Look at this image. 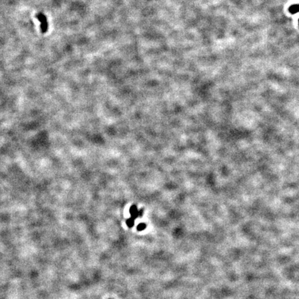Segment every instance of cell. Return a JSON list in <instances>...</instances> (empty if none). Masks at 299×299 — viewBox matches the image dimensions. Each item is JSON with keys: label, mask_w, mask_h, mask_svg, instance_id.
<instances>
[{"label": "cell", "mask_w": 299, "mask_h": 299, "mask_svg": "<svg viewBox=\"0 0 299 299\" xmlns=\"http://www.w3.org/2000/svg\"><path fill=\"white\" fill-rule=\"evenodd\" d=\"M288 11H289V12L292 15L296 14V13H298L299 12V4H292L291 6H290L289 7Z\"/></svg>", "instance_id": "3957f363"}, {"label": "cell", "mask_w": 299, "mask_h": 299, "mask_svg": "<svg viewBox=\"0 0 299 299\" xmlns=\"http://www.w3.org/2000/svg\"><path fill=\"white\" fill-rule=\"evenodd\" d=\"M134 218H129V219H127V220H126V224L127 227H128L129 228H132V227H133L134 224Z\"/></svg>", "instance_id": "277c9868"}, {"label": "cell", "mask_w": 299, "mask_h": 299, "mask_svg": "<svg viewBox=\"0 0 299 299\" xmlns=\"http://www.w3.org/2000/svg\"><path fill=\"white\" fill-rule=\"evenodd\" d=\"M130 213L131 218H134L135 220L136 218H139V217H141L143 215V210L141 209L140 211H139L137 209V207L135 204L132 205L130 209Z\"/></svg>", "instance_id": "7a4b0ae2"}, {"label": "cell", "mask_w": 299, "mask_h": 299, "mask_svg": "<svg viewBox=\"0 0 299 299\" xmlns=\"http://www.w3.org/2000/svg\"><path fill=\"white\" fill-rule=\"evenodd\" d=\"M146 227H147V226H146L145 223H140L137 226V227H136V229H137V230H139V231H142V230H145L146 229Z\"/></svg>", "instance_id": "5b68a950"}, {"label": "cell", "mask_w": 299, "mask_h": 299, "mask_svg": "<svg viewBox=\"0 0 299 299\" xmlns=\"http://www.w3.org/2000/svg\"><path fill=\"white\" fill-rule=\"evenodd\" d=\"M37 19L40 22V29L42 33H45L48 30V22L47 19L43 13H40L36 15Z\"/></svg>", "instance_id": "6da1fadb"}, {"label": "cell", "mask_w": 299, "mask_h": 299, "mask_svg": "<svg viewBox=\"0 0 299 299\" xmlns=\"http://www.w3.org/2000/svg\"><path fill=\"white\" fill-rule=\"evenodd\" d=\"M298 26H299V19H298Z\"/></svg>", "instance_id": "8992f818"}]
</instances>
